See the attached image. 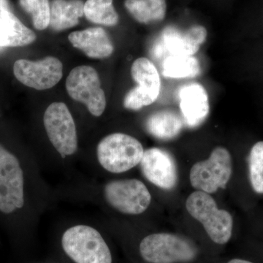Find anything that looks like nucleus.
<instances>
[{"label":"nucleus","mask_w":263,"mask_h":263,"mask_svg":"<svg viewBox=\"0 0 263 263\" xmlns=\"http://www.w3.org/2000/svg\"><path fill=\"white\" fill-rule=\"evenodd\" d=\"M15 77L22 84L37 90L56 86L63 76V65L56 57H48L39 61L19 60L13 66Z\"/></svg>","instance_id":"nucleus-11"},{"label":"nucleus","mask_w":263,"mask_h":263,"mask_svg":"<svg viewBox=\"0 0 263 263\" xmlns=\"http://www.w3.org/2000/svg\"><path fill=\"white\" fill-rule=\"evenodd\" d=\"M84 12L86 18L92 23L114 27L119 22L113 0H87Z\"/></svg>","instance_id":"nucleus-21"},{"label":"nucleus","mask_w":263,"mask_h":263,"mask_svg":"<svg viewBox=\"0 0 263 263\" xmlns=\"http://www.w3.org/2000/svg\"><path fill=\"white\" fill-rule=\"evenodd\" d=\"M206 29L201 25H194L185 31L167 28L163 31L160 41L156 45L155 53L164 49L168 56H194L206 41Z\"/></svg>","instance_id":"nucleus-12"},{"label":"nucleus","mask_w":263,"mask_h":263,"mask_svg":"<svg viewBox=\"0 0 263 263\" xmlns=\"http://www.w3.org/2000/svg\"><path fill=\"white\" fill-rule=\"evenodd\" d=\"M82 0H53L49 27L56 32L76 27L84 14Z\"/></svg>","instance_id":"nucleus-17"},{"label":"nucleus","mask_w":263,"mask_h":263,"mask_svg":"<svg viewBox=\"0 0 263 263\" xmlns=\"http://www.w3.org/2000/svg\"><path fill=\"white\" fill-rule=\"evenodd\" d=\"M249 179L257 193L263 194V141L257 142L249 157Z\"/></svg>","instance_id":"nucleus-23"},{"label":"nucleus","mask_w":263,"mask_h":263,"mask_svg":"<svg viewBox=\"0 0 263 263\" xmlns=\"http://www.w3.org/2000/svg\"><path fill=\"white\" fill-rule=\"evenodd\" d=\"M9 10V5L7 0H0V10Z\"/></svg>","instance_id":"nucleus-24"},{"label":"nucleus","mask_w":263,"mask_h":263,"mask_svg":"<svg viewBox=\"0 0 263 263\" xmlns=\"http://www.w3.org/2000/svg\"><path fill=\"white\" fill-rule=\"evenodd\" d=\"M144 149L136 138L124 133L108 135L99 143L97 156L100 165L113 174L127 172L141 163Z\"/></svg>","instance_id":"nucleus-3"},{"label":"nucleus","mask_w":263,"mask_h":263,"mask_svg":"<svg viewBox=\"0 0 263 263\" xmlns=\"http://www.w3.org/2000/svg\"><path fill=\"white\" fill-rule=\"evenodd\" d=\"M66 89L71 98L87 107L91 115L100 117L105 111L106 97L93 67L81 65L72 69L66 80Z\"/></svg>","instance_id":"nucleus-7"},{"label":"nucleus","mask_w":263,"mask_h":263,"mask_svg":"<svg viewBox=\"0 0 263 263\" xmlns=\"http://www.w3.org/2000/svg\"><path fill=\"white\" fill-rule=\"evenodd\" d=\"M131 75L138 86L124 97V108L138 110L155 103L161 89L160 77L155 65L145 57L137 59L132 65Z\"/></svg>","instance_id":"nucleus-10"},{"label":"nucleus","mask_w":263,"mask_h":263,"mask_svg":"<svg viewBox=\"0 0 263 263\" xmlns=\"http://www.w3.org/2000/svg\"><path fill=\"white\" fill-rule=\"evenodd\" d=\"M35 40V33L10 10H0V48L25 46Z\"/></svg>","instance_id":"nucleus-16"},{"label":"nucleus","mask_w":263,"mask_h":263,"mask_svg":"<svg viewBox=\"0 0 263 263\" xmlns=\"http://www.w3.org/2000/svg\"><path fill=\"white\" fill-rule=\"evenodd\" d=\"M69 41L74 47L92 59H105L111 56L114 51L113 43L101 27H91L70 33Z\"/></svg>","instance_id":"nucleus-15"},{"label":"nucleus","mask_w":263,"mask_h":263,"mask_svg":"<svg viewBox=\"0 0 263 263\" xmlns=\"http://www.w3.org/2000/svg\"><path fill=\"white\" fill-rule=\"evenodd\" d=\"M179 107L183 122L189 128H196L205 122L210 111L206 90L198 83H190L179 90Z\"/></svg>","instance_id":"nucleus-14"},{"label":"nucleus","mask_w":263,"mask_h":263,"mask_svg":"<svg viewBox=\"0 0 263 263\" xmlns=\"http://www.w3.org/2000/svg\"><path fill=\"white\" fill-rule=\"evenodd\" d=\"M104 197L118 212L138 215L146 212L152 202V195L146 185L138 179L110 181L104 187Z\"/></svg>","instance_id":"nucleus-9"},{"label":"nucleus","mask_w":263,"mask_h":263,"mask_svg":"<svg viewBox=\"0 0 263 263\" xmlns=\"http://www.w3.org/2000/svg\"><path fill=\"white\" fill-rule=\"evenodd\" d=\"M183 118L171 110H162L155 112L147 119L146 130L157 139H174L182 130Z\"/></svg>","instance_id":"nucleus-18"},{"label":"nucleus","mask_w":263,"mask_h":263,"mask_svg":"<svg viewBox=\"0 0 263 263\" xmlns=\"http://www.w3.org/2000/svg\"><path fill=\"white\" fill-rule=\"evenodd\" d=\"M124 6L137 22L148 24L165 18L166 0H125Z\"/></svg>","instance_id":"nucleus-19"},{"label":"nucleus","mask_w":263,"mask_h":263,"mask_svg":"<svg viewBox=\"0 0 263 263\" xmlns=\"http://www.w3.org/2000/svg\"><path fill=\"white\" fill-rule=\"evenodd\" d=\"M233 171L230 152L226 148H214L206 160L197 162L192 167L190 179L192 186L199 191L209 194L224 189Z\"/></svg>","instance_id":"nucleus-6"},{"label":"nucleus","mask_w":263,"mask_h":263,"mask_svg":"<svg viewBox=\"0 0 263 263\" xmlns=\"http://www.w3.org/2000/svg\"><path fill=\"white\" fill-rule=\"evenodd\" d=\"M19 4L31 15L34 28L44 30L49 27L51 17L49 0H19Z\"/></svg>","instance_id":"nucleus-22"},{"label":"nucleus","mask_w":263,"mask_h":263,"mask_svg":"<svg viewBox=\"0 0 263 263\" xmlns=\"http://www.w3.org/2000/svg\"><path fill=\"white\" fill-rule=\"evenodd\" d=\"M62 245L76 263H112L108 246L91 227L80 224L69 228L62 235Z\"/></svg>","instance_id":"nucleus-4"},{"label":"nucleus","mask_w":263,"mask_h":263,"mask_svg":"<svg viewBox=\"0 0 263 263\" xmlns=\"http://www.w3.org/2000/svg\"><path fill=\"white\" fill-rule=\"evenodd\" d=\"M25 176L16 155L0 143V214L10 216L25 205Z\"/></svg>","instance_id":"nucleus-1"},{"label":"nucleus","mask_w":263,"mask_h":263,"mask_svg":"<svg viewBox=\"0 0 263 263\" xmlns=\"http://www.w3.org/2000/svg\"><path fill=\"white\" fill-rule=\"evenodd\" d=\"M186 208L189 214L201 223L214 243L223 245L229 241L233 233V217L227 211L218 209L209 193L194 192L186 200Z\"/></svg>","instance_id":"nucleus-2"},{"label":"nucleus","mask_w":263,"mask_h":263,"mask_svg":"<svg viewBox=\"0 0 263 263\" xmlns=\"http://www.w3.org/2000/svg\"><path fill=\"white\" fill-rule=\"evenodd\" d=\"M139 249L141 257L150 263L189 262L197 255L193 242L172 233L147 235L141 240Z\"/></svg>","instance_id":"nucleus-5"},{"label":"nucleus","mask_w":263,"mask_h":263,"mask_svg":"<svg viewBox=\"0 0 263 263\" xmlns=\"http://www.w3.org/2000/svg\"><path fill=\"white\" fill-rule=\"evenodd\" d=\"M43 124L51 144L62 157L65 158L77 152L75 122L65 103L51 104L45 111Z\"/></svg>","instance_id":"nucleus-8"},{"label":"nucleus","mask_w":263,"mask_h":263,"mask_svg":"<svg viewBox=\"0 0 263 263\" xmlns=\"http://www.w3.org/2000/svg\"><path fill=\"white\" fill-rule=\"evenodd\" d=\"M228 263H254L250 262V261L246 260V259H233L230 260Z\"/></svg>","instance_id":"nucleus-25"},{"label":"nucleus","mask_w":263,"mask_h":263,"mask_svg":"<svg viewBox=\"0 0 263 263\" xmlns=\"http://www.w3.org/2000/svg\"><path fill=\"white\" fill-rule=\"evenodd\" d=\"M145 178L163 190H172L178 180L177 168L174 157L166 151L150 148L144 151L141 162Z\"/></svg>","instance_id":"nucleus-13"},{"label":"nucleus","mask_w":263,"mask_h":263,"mask_svg":"<svg viewBox=\"0 0 263 263\" xmlns=\"http://www.w3.org/2000/svg\"><path fill=\"white\" fill-rule=\"evenodd\" d=\"M162 73L171 79L195 78L201 72L200 62L194 56H169L162 65Z\"/></svg>","instance_id":"nucleus-20"}]
</instances>
